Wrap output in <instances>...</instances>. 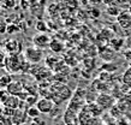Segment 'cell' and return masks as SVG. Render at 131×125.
Wrapping results in <instances>:
<instances>
[{
	"label": "cell",
	"instance_id": "1",
	"mask_svg": "<svg viewBox=\"0 0 131 125\" xmlns=\"http://www.w3.org/2000/svg\"><path fill=\"white\" fill-rule=\"evenodd\" d=\"M72 96V92L69 89L66 84L63 83H56L51 87L49 90V97H52L51 100L56 104H60L63 101L69 100Z\"/></svg>",
	"mask_w": 131,
	"mask_h": 125
},
{
	"label": "cell",
	"instance_id": "2",
	"mask_svg": "<svg viewBox=\"0 0 131 125\" xmlns=\"http://www.w3.org/2000/svg\"><path fill=\"white\" fill-rule=\"evenodd\" d=\"M27 60L25 58L19 54H15V55H6V63H5V69L8 72L16 73L19 71H23V67L25 65Z\"/></svg>",
	"mask_w": 131,
	"mask_h": 125
},
{
	"label": "cell",
	"instance_id": "3",
	"mask_svg": "<svg viewBox=\"0 0 131 125\" xmlns=\"http://www.w3.org/2000/svg\"><path fill=\"white\" fill-rule=\"evenodd\" d=\"M23 56L30 64H37L43 58V51L39 47H27L23 51Z\"/></svg>",
	"mask_w": 131,
	"mask_h": 125
},
{
	"label": "cell",
	"instance_id": "4",
	"mask_svg": "<svg viewBox=\"0 0 131 125\" xmlns=\"http://www.w3.org/2000/svg\"><path fill=\"white\" fill-rule=\"evenodd\" d=\"M95 102L97 104V106H99L100 108L102 109V111H106V109H111L112 107H114V97L112 96V95H110V94H106V93H101L97 95V97H96Z\"/></svg>",
	"mask_w": 131,
	"mask_h": 125
},
{
	"label": "cell",
	"instance_id": "5",
	"mask_svg": "<svg viewBox=\"0 0 131 125\" xmlns=\"http://www.w3.org/2000/svg\"><path fill=\"white\" fill-rule=\"evenodd\" d=\"M5 53H7V55H15V54H19V51L22 48L20 42L16 39H8L3 44Z\"/></svg>",
	"mask_w": 131,
	"mask_h": 125
},
{
	"label": "cell",
	"instance_id": "6",
	"mask_svg": "<svg viewBox=\"0 0 131 125\" xmlns=\"http://www.w3.org/2000/svg\"><path fill=\"white\" fill-rule=\"evenodd\" d=\"M52 39L48 36L47 34H45V32H40V34H37L35 36L32 37V43L35 47H39V48H47L49 47V43H51Z\"/></svg>",
	"mask_w": 131,
	"mask_h": 125
},
{
	"label": "cell",
	"instance_id": "7",
	"mask_svg": "<svg viewBox=\"0 0 131 125\" xmlns=\"http://www.w3.org/2000/svg\"><path fill=\"white\" fill-rule=\"evenodd\" d=\"M36 107L40 109V112L43 113V114H51L56 106H54V102L51 99L43 97V99H41V100H39L36 102Z\"/></svg>",
	"mask_w": 131,
	"mask_h": 125
},
{
	"label": "cell",
	"instance_id": "8",
	"mask_svg": "<svg viewBox=\"0 0 131 125\" xmlns=\"http://www.w3.org/2000/svg\"><path fill=\"white\" fill-rule=\"evenodd\" d=\"M117 22L122 29H131V13L129 11H124L117 17Z\"/></svg>",
	"mask_w": 131,
	"mask_h": 125
},
{
	"label": "cell",
	"instance_id": "9",
	"mask_svg": "<svg viewBox=\"0 0 131 125\" xmlns=\"http://www.w3.org/2000/svg\"><path fill=\"white\" fill-rule=\"evenodd\" d=\"M23 84L18 81H13L11 84L8 85L7 88H6V92H7L10 95H13V96H19L22 92H23Z\"/></svg>",
	"mask_w": 131,
	"mask_h": 125
},
{
	"label": "cell",
	"instance_id": "10",
	"mask_svg": "<svg viewBox=\"0 0 131 125\" xmlns=\"http://www.w3.org/2000/svg\"><path fill=\"white\" fill-rule=\"evenodd\" d=\"M32 75H34V77H36L37 81H42V79L48 78V76H49L51 73H49V71H48L46 67H40V69H37V71L32 72Z\"/></svg>",
	"mask_w": 131,
	"mask_h": 125
},
{
	"label": "cell",
	"instance_id": "11",
	"mask_svg": "<svg viewBox=\"0 0 131 125\" xmlns=\"http://www.w3.org/2000/svg\"><path fill=\"white\" fill-rule=\"evenodd\" d=\"M49 48L54 53H60L64 49V44L61 41L57 40V39H52L51 43H49Z\"/></svg>",
	"mask_w": 131,
	"mask_h": 125
},
{
	"label": "cell",
	"instance_id": "12",
	"mask_svg": "<svg viewBox=\"0 0 131 125\" xmlns=\"http://www.w3.org/2000/svg\"><path fill=\"white\" fill-rule=\"evenodd\" d=\"M12 82L13 81H12V78L10 75H4V76H1L0 77V89L7 88Z\"/></svg>",
	"mask_w": 131,
	"mask_h": 125
},
{
	"label": "cell",
	"instance_id": "13",
	"mask_svg": "<svg viewBox=\"0 0 131 125\" xmlns=\"http://www.w3.org/2000/svg\"><path fill=\"white\" fill-rule=\"evenodd\" d=\"M4 104H6V106H8V107H15L16 108L17 106H18V104H19V99L17 96H13V95H8V97L5 100Z\"/></svg>",
	"mask_w": 131,
	"mask_h": 125
},
{
	"label": "cell",
	"instance_id": "14",
	"mask_svg": "<svg viewBox=\"0 0 131 125\" xmlns=\"http://www.w3.org/2000/svg\"><path fill=\"white\" fill-rule=\"evenodd\" d=\"M40 114H41V112H40V109L37 108L36 106H30V108L28 109V116L30 118H37V117H40Z\"/></svg>",
	"mask_w": 131,
	"mask_h": 125
},
{
	"label": "cell",
	"instance_id": "15",
	"mask_svg": "<svg viewBox=\"0 0 131 125\" xmlns=\"http://www.w3.org/2000/svg\"><path fill=\"white\" fill-rule=\"evenodd\" d=\"M107 13L113 15V16H115V17H118L122 12L119 11V8L115 7V6H108V7H107Z\"/></svg>",
	"mask_w": 131,
	"mask_h": 125
},
{
	"label": "cell",
	"instance_id": "16",
	"mask_svg": "<svg viewBox=\"0 0 131 125\" xmlns=\"http://www.w3.org/2000/svg\"><path fill=\"white\" fill-rule=\"evenodd\" d=\"M123 81L125 84L127 85H131V67L127 70L126 72L124 73V77H123Z\"/></svg>",
	"mask_w": 131,
	"mask_h": 125
},
{
	"label": "cell",
	"instance_id": "17",
	"mask_svg": "<svg viewBox=\"0 0 131 125\" xmlns=\"http://www.w3.org/2000/svg\"><path fill=\"white\" fill-rule=\"evenodd\" d=\"M36 28H37V30L40 32H46L47 31V27H46V24H45L43 22H37V24H36Z\"/></svg>",
	"mask_w": 131,
	"mask_h": 125
},
{
	"label": "cell",
	"instance_id": "18",
	"mask_svg": "<svg viewBox=\"0 0 131 125\" xmlns=\"http://www.w3.org/2000/svg\"><path fill=\"white\" fill-rule=\"evenodd\" d=\"M30 125H46V123H45V120L42 119V118L37 117V118H34V119H32V121L30 123Z\"/></svg>",
	"mask_w": 131,
	"mask_h": 125
},
{
	"label": "cell",
	"instance_id": "19",
	"mask_svg": "<svg viewBox=\"0 0 131 125\" xmlns=\"http://www.w3.org/2000/svg\"><path fill=\"white\" fill-rule=\"evenodd\" d=\"M5 63H6V55L3 52H0V67H5Z\"/></svg>",
	"mask_w": 131,
	"mask_h": 125
},
{
	"label": "cell",
	"instance_id": "20",
	"mask_svg": "<svg viewBox=\"0 0 131 125\" xmlns=\"http://www.w3.org/2000/svg\"><path fill=\"white\" fill-rule=\"evenodd\" d=\"M17 30H18V27H16V25H13V24L7 25V32L8 34H12L13 31H17Z\"/></svg>",
	"mask_w": 131,
	"mask_h": 125
},
{
	"label": "cell",
	"instance_id": "21",
	"mask_svg": "<svg viewBox=\"0 0 131 125\" xmlns=\"http://www.w3.org/2000/svg\"><path fill=\"white\" fill-rule=\"evenodd\" d=\"M7 25H6V23L5 22H3V20H0V32H5L7 31Z\"/></svg>",
	"mask_w": 131,
	"mask_h": 125
},
{
	"label": "cell",
	"instance_id": "22",
	"mask_svg": "<svg viewBox=\"0 0 131 125\" xmlns=\"http://www.w3.org/2000/svg\"><path fill=\"white\" fill-rule=\"evenodd\" d=\"M125 1H126L127 4H129V5H130V6H131V0H125Z\"/></svg>",
	"mask_w": 131,
	"mask_h": 125
},
{
	"label": "cell",
	"instance_id": "23",
	"mask_svg": "<svg viewBox=\"0 0 131 125\" xmlns=\"http://www.w3.org/2000/svg\"><path fill=\"white\" fill-rule=\"evenodd\" d=\"M129 12L131 13V6H130V7H129Z\"/></svg>",
	"mask_w": 131,
	"mask_h": 125
},
{
	"label": "cell",
	"instance_id": "24",
	"mask_svg": "<svg viewBox=\"0 0 131 125\" xmlns=\"http://www.w3.org/2000/svg\"><path fill=\"white\" fill-rule=\"evenodd\" d=\"M0 13H1V11H0Z\"/></svg>",
	"mask_w": 131,
	"mask_h": 125
}]
</instances>
